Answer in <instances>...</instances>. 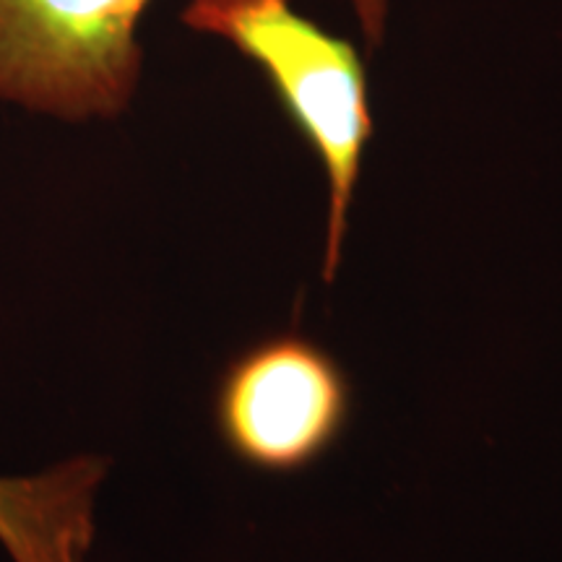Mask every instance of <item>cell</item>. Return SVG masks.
Segmentation results:
<instances>
[{"mask_svg": "<svg viewBox=\"0 0 562 562\" xmlns=\"http://www.w3.org/2000/svg\"><path fill=\"white\" fill-rule=\"evenodd\" d=\"M180 21L188 30L229 42L256 63L318 157L328 186L323 281L331 284L341 266L364 149L375 131L360 50L294 11L290 0H188Z\"/></svg>", "mask_w": 562, "mask_h": 562, "instance_id": "6da1fadb", "label": "cell"}, {"mask_svg": "<svg viewBox=\"0 0 562 562\" xmlns=\"http://www.w3.org/2000/svg\"><path fill=\"white\" fill-rule=\"evenodd\" d=\"M222 448L245 469L292 476L349 432L355 383L331 349L300 328L266 334L224 364L211 398Z\"/></svg>", "mask_w": 562, "mask_h": 562, "instance_id": "7a4b0ae2", "label": "cell"}, {"mask_svg": "<svg viewBox=\"0 0 562 562\" xmlns=\"http://www.w3.org/2000/svg\"><path fill=\"white\" fill-rule=\"evenodd\" d=\"M151 0H0V102L83 123L123 115Z\"/></svg>", "mask_w": 562, "mask_h": 562, "instance_id": "3957f363", "label": "cell"}, {"mask_svg": "<svg viewBox=\"0 0 562 562\" xmlns=\"http://www.w3.org/2000/svg\"><path fill=\"white\" fill-rule=\"evenodd\" d=\"M349 5L351 16L357 19L362 32V42L368 53L381 50L385 34H389L391 0H344Z\"/></svg>", "mask_w": 562, "mask_h": 562, "instance_id": "5b68a950", "label": "cell"}, {"mask_svg": "<svg viewBox=\"0 0 562 562\" xmlns=\"http://www.w3.org/2000/svg\"><path fill=\"white\" fill-rule=\"evenodd\" d=\"M108 461L70 459L34 476H0V544L13 562H83Z\"/></svg>", "mask_w": 562, "mask_h": 562, "instance_id": "277c9868", "label": "cell"}]
</instances>
